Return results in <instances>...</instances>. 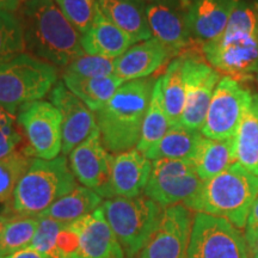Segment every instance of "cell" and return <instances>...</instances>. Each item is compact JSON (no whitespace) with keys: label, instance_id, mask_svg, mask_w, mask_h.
<instances>
[{"label":"cell","instance_id":"4fadbf2b","mask_svg":"<svg viewBox=\"0 0 258 258\" xmlns=\"http://www.w3.org/2000/svg\"><path fill=\"white\" fill-rule=\"evenodd\" d=\"M192 218L191 211L180 203L164 208L138 258H188Z\"/></svg>","mask_w":258,"mask_h":258},{"label":"cell","instance_id":"d4e9b609","mask_svg":"<svg viewBox=\"0 0 258 258\" xmlns=\"http://www.w3.org/2000/svg\"><path fill=\"white\" fill-rule=\"evenodd\" d=\"M62 82L64 86L93 112L101 110L122 84L125 83L115 74L96 78H82L62 74Z\"/></svg>","mask_w":258,"mask_h":258},{"label":"cell","instance_id":"d590c367","mask_svg":"<svg viewBox=\"0 0 258 258\" xmlns=\"http://www.w3.org/2000/svg\"><path fill=\"white\" fill-rule=\"evenodd\" d=\"M16 117L0 108V159L16 151L23 141L22 133L15 127Z\"/></svg>","mask_w":258,"mask_h":258},{"label":"cell","instance_id":"6da1fadb","mask_svg":"<svg viewBox=\"0 0 258 258\" xmlns=\"http://www.w3.org/2000/svg\"><path fill=\"white\" fill-rule=\"evenodd\" d=\"M18 18L23 27L25 49L38 59L63 69L85 54L82 35L55 0H27Z\"/></svg>","mask_w":258,"mask_h":258},{"label":"cell","instance_id":"cb8c5ba5","mask_svg":"<svg viewBox=\"0 0 258 258\" xmlns=\"http://www.w3.org/2000/svg\"><path fill=\"white\" fill-rule=\"evenodd\" d=\"M235 161L258 176V93L252 98L234 134Z\"/></svg>","mask_w":258,"mask_h":258},{"label":"cell","instance_id":"5bb4252c","mask_svg":"<svg viewBox=\"0 0 258 258\" xmlns=\"http://www.w3.org/2000/svg\"><path fill=\"white\" fill-rule=\"evenodd\" d=\"M114 157L102 143L98 127L70 153L73 175L86 188L105 198Z\"/></svg>","mask_w":258,"mask_h":258},{"label":"cell","instance_id":"ee69618b","mask_svg":"<svg viewBox=\"0 0 258 258\" xmlns=\"http://www.w3.org/2000/svg\"><path fill=\"white\" fill-rule=\"evenodd\" d=\"M189 4H190V0H182V3H180L182 8H188Z\"/></svg>","mask_w":258,"mask_h":258},{"label":"cell","instance_id":"ac0fdd59","mask_svg":"<svg viewBox=\"0 0 258 258\" xmlns=\"http://www.w3.org/2000/svg\"><path fill=\"white\" fill-rule=\"evenodd\" d=\"M146 18L152 37L160 41L173 54H178L194 43L185 22V12L176 4L146 3Z\"/></svg>","mask_w":258,"mask_h":258},{"label":"cell","instance_id":"8fae6325","mask_svg":"<svg viewBox=\"0 0 258 258\" xmlns=\"http://www.w3.org/2000/svg\"><path fill=\"white\" fill-rule=\"evenodd\" d=\"M252 93L232 77H222L213 93L201 134L213 140L234 137Z\"/></svg>","mask_w":258,"mask_h":258},{"label":"cell","instance_id":"52a82bcc","mask_svg":"<svg viewBox=\"0 0 258 258\" xmlns=\"http://www.w3.org/2000/svg\"><path fill=\"white\" fill-rule=\"evenodd\" d=\"M202 53L218 72L235 80L252 79L258 74V35L226 28L217 38L202 44Z\"/></svg>","mask_w":258,"mask_h":258},{"label":"cell","instance_id":"30bf717a","mask_svg":"<svg viewBox=\"0 0 258 258\" xmlns=\"http://www.w3.org/2000/svg\"><path fill=\"white\" fill-rule=\"evenodd\" d=\"M202 184L191 160L158 159L153 160L144 194L161 208H166L188 201Z\"/></svg>","mask_w":258,"mask_h":258},{"label":"cell","instance_id":"ffe728a7","mask_svg":"<svg viewBox=\"0 0 258 258\" xmlns=\"http://www.w3.org/2000/svg\"><path fill=\"white\" fill-rule=\"evenodd\" d=\"M173 55L166 46L157 38L139 42L115 59L114 74L123 82L144 79L152 76Z\"/></svg>","mask_w":258,"mask_h":258},{"label":"cell","instance_id":"44dd1931","mask_svg":"<svg viewBox=\"0 0 258 258\" xmlns=\"http://www.w3.org/2000/svg\"><path fill=\"white\" fill-rule=\"evenodd\" d=\"M132 44H135L133 40L109 21L99 8H97L92 27L86 34L82 35V47L86 54L112 60L124 54Z\"/></svg>","mask_w":258,"mask_h":258},{"label":"cell","instance_id":"83f0119b","mask_svg":"<svg viewBox=\"0 0 258 258\" xmlns=\"http://www.w3.org/2000/svg\"><path fill=\"white\" fill-rule=\"evenodd\" d=\"M183 62L184 57L182 55L175 57L167 64L165 73L161 76V90L165 111L169 118L170 127L179 125L183 109L185 104V86L183 78Z\"/></svg>","mask_w":258,"mask_h":258},{"label":"cell","instance_id":"f35d334b","mask_svg":"<svg viewBox=\"0 0 258 258\" xmlns=\"http://www.w3.org/2000/svg\"><path fill=\"white\" fill-rule=\"evenodd\" d=\"M4 258H51L48 254L40 252V251L31 249V247H25V249L18 250L16 252L9 254Z\"/></svg>","mask_w":258,"mask_h":258},{"label":"cell","instance_id":"f1b7e54d","mask_svg":"<svg viewBox=\"0 0 258 258\" xmlns=\"http://www.w3.org/2000/svg\"><path fill=\"white\" fill-rule=\"evenodd\" d=\"M170 128V122L167 118L165 106H164L163 90H161V77L156 80L151 96L150 105L145 115L141 134L137 150L141 153H146L151 147L154 146L161 138L166 134Z\"/></svg>","mask_w":258,"mask_h":258},{"label":"cell","instance_id":"b9f144b4","mask_svg":"<svg viewBox=\"0 0 258 258\" xmlns=\"http://www.w3.org/2000/svg\"><path fill=\"white\" fill-rule=\"evenodd\" d=\"M12 215L8 214V213H4V214H0V234H2L3 230H4L5 225L8 224V221L10 220V218H11Z\"/></svg>","mask_w":258,"mask_h":258},{"label":"cell","instance_id":"9a60e30c","mask_svg":"<svg viewBox=\"0 0 258 258\" xmlns=\"http://www.w3.org/2000/svg\"><path fill=\"white\" fill-rule=\"evenodd\" d=\"M49 101L56 106L62 117V148L61 152L70 154L97 128L96 115L74 96L62 83L51 89Z\"/></svg>","mask_w":258,"mask_h":258},{"label":"cell","instance_id":"d6986e66","mask_svg":"<svg viewBox=\"0 0 258 258\" xmlns=\"http://www.w3.org/2000/svg\"><path fill=\"white\" fill-rule=\"evenodd\" d=\"M238 0H190L185 22L194 42H207L221 35Z\"/></svg>","mask_w":258,"mask_h":258},{"label":"cell","instance_id":"74e56055","mask_svg":"<svg viewBox=\"0 0 258 258\" xmlns=\"http://www.w3.org/2000/svg\"><path fill=\"white\" fill-rule=\"evenodd\" d=\"M258 234V198L252 205L251 208L249 218H247L246 222V231H245V239L246 243L252 239L254 235Z\"/></svg>","mask_w":258,"mask_h":258},{"label":"cell","instance_id":"277c9868","mask_svg":"<svg viewBox=\"0 0 258 258\" xmlns=\"http://www.w3.org/2000/svg\"><path fill=\"white\" fill-rule=\"evenodd\" d=\"M76 186L77 178L64 156L51 160L32 159L16 186L6 213L37 217Z\"/></svg>","mask_w":258,"mask_h":258},{"label":"cell","instance_id":"e0dca14e","mask_svg":"<svg viewBox=\"0 0 258 258\" xmlns=\"http://www.w3.org/2000/svg\"><path fill=\"white\" fill-rule=\"evenodd\" d=\"M151 170L152 163L137 148L116 154L104 199L140 196L146 188Z\"/></svg>","mask_w":258,"mask_h":258},{"label":"cell","instance_id":"9c48e42d","mask_svg":"<svg viewBox=\"0 0 258 258\" xmlns=\"http://www.w3.org/2000/svg\"><path fill=\"white\" fill-rule=\"evenodd\" d=\"M17 123L27 139L24 152L29 157L51 160L62 148V117L49 102L27 103L17 112Z\"/></svg>","mask_w":258,"mask_h":258},{"label":"cell","instance_id":"7dc6e473","mask_svg":"<svg viewBox=\"0 0 258 258\" xmlns=\"http://www.w3.org/2000/svg\"><path fill=\"white\" fill-rule=\"evenodd\" d=\"M0 258H4V257H0Z\"/></svg>","mask_w":258,"mask_h":258},{"label":"cell","instance_id":"1f68e13d","mask_svg":"<svg viewBox=\"0 0 258 258\" xmlns=\"http://www.w3.org/2000/svg\"><path fill=\"white\" fill-rule=\"evenodd\" d=\"M25 49L23 27L12 12L0 10V63L14 59Z\"/></svg>","mask_w":258,"mask_h":258},{"label":"cell","instance_id":"7a4b0ae2","mask_svg":"<svg viewBox=\"0 0 258 258\" xmlns=\"http://www.w3.org/2000/svg\"><path fill=\"white\" fill-rule=\"evenodd\" d=\"M156 80L150 77L123 83L95 112L102 143L109 152L118 154L137 147Z\"/></svg>","mask_w":258,"mask_h":258},{"label":"cell","instance_id":"4316f807","mask_svg":"<svg viewBox=\"0 0 258 258\" xmlns=\"http://www.w3.org/2000/svg\"><path fill=\"white\" fill-rule=\"evenodd\" d=\"M102 205V198L92 189L77 185L72 191L54 202L37 217H46L70 224L95 212Z\"/></svg>","mask_w":258,"mask_h":258},{"label":"cell","instance_id":"3957f363","mask_svg":"<svg viewBox=\"0 0 258 258\" xmlns=\"http://www.w3.org/2000/svg\"><path fill=\"white\" fill-rule=\"evenodd\" d=\"M257 198L258 176L235 161L220 175L203 180L198 194L183 205L190 211L224 218L241 230Z\"/></svg>","mask_w":258,"mask_h":258},{"label":"cell","instance_id":"d6a6232c","mask_svg":"<svg viewBox=\"0 0 258 258\" xmlns=\"http://www.w3.org/2000/svg\"><path fill=\"white\" fill-rule=\"evenodd\" d=\"M55 3L80 35L90 30L98 8L97 0H55Z\"/></svg>","mask_w":258,"mask_h":258},{"label":"cell","instance_id":"836d02e7","mask_svg":"<svg viewBox=\"0 0 258 258\" xmlns=\"http://www.w3.org/2000/svg\"><path fill=\"white\" fill-rule=\"evenodd\" d=\"M115 72V60L98 55L83 54L71 61L64 67L63 74L82 77V78H96V77L112 76Z\"/></svg>","mask_w":258,"mask_h":258},{"label":"cell","instance_id":"e575fe53","mask_svg":"<svg viewBox=\"0 0 258 258\" xmlns=\"http://www.w3.org/2000/svg\"><path fill=\"white\" fill-rule=\"evenodd\" d=\"M38 226L35 232L30 245L28 247L40 251L50 256L51 258H60L56 247V239L60 231L66 226V222H61L46 217H37Z\"/></svg>","mask_w":258,"mask_h":258},{"label":"cell","instance_id":"ba28073f","mask_svg":"<svg viewBox=\"0 0 258 258\" xmlns=\"http://www.w3.org/2000/svg\"><path fill=\"white\" fill-rule=\"evenodd\" d=\"M188 258H250L245 235L224 218L196 213Z\"/></svg>","mask_w":258,"mask_h":258},{"label":"cell","instance_id":"ab89813d","mask_svg":"<svg viewBox=\"0 0 258 258\" xmlns=\"http://www.w3.org/2000/svg\"><path fill=\"white\" fill-rule=\"evenodd\" d=\"M27 0H0V10H4V11L14 12L17 11L18 9L22 8V5Z\"/></svg>","mask_w":258,"mask_h":258},{"label":"cell","instance_id":"60d3db41","mask_svg":"<svg viewBox=\"0 0 258 258\" xmlns=\"http://www.w3.org/2000/svg\"><path fill=\"white\" fill-rule=\"evenodd\" d=\"M247 247H249L250 258H258V234L247 241Z\"/></svg>","mask_w":258,"mask_h":258},{"label":"cell","instance_id":"f546056e","mask_svg":"<svg viewBox=\"0 0 258 258\" xmlns=\"http://www.w3.org/2000/svg\"><path fill=\"white\" fill-rule=\"evenodd\" d=\"M37 217L12 215L0 234V257H6L30 245L37 230Z\"/></svg>","mask_w":258,"mask_h":258},{"label":"cell","instance_id":"5b68a950","mask_svg":"<svg viewBox=\"0 0 258 258\" xmlns=\"http://www.w3.org/2000/svg\"><path fill=\"white\" fill-rule=\"evenodd\" d=\"M57 83V67L28 53L0 63V108L16 115L24 104L40 101Z\"/></svg>","mask_w":258,"mask_h":258},{"label":"cell","instance_id":"2e32d148","mask_svg":"<svg viewBox=\"0 0 258 258\" xmlns=\"http://www.w3.org/2000/svg\"><path fill=\"white\" fill-rule=\"evenodd\" d=\"M70 226L79 234V247L69 258H125L102 207L70 222Z\"/></svg>","mask_w":258,"mask_h":258},{"label":"cell","instance_id":"7402d4cb","mask_svg":"<svg viewBox=\"0 0 258 258\" xmlns=\"http://www.w3.org/2000/svg\"><path fill=\"white\" fill-rule=\"evenodd\" d=\"M146 0H97L99 10L134 43L152 38L146 18Z\"/></svg>","mask_w":258,"mask_h":258},{"label":"cell","instance_id":"bcb514c9","mask_svg":"<svg viewBox=\"0 0 258 258\" xmlns=\"http://www.w3.org/2000/svg\"><path fill=\"white\" fill-rule=\"evenodd\" d=\"M256 80H257V83H258V74L256 76Z\"/></svg>","mask_w":258,"mask_h":258},{"label":"cell","instance_id":"603a6c76","mask_svg":"<svg viewBox=\"0 0 258 258\" xmlns=\"http://www.w3.org/2000/svg\"><path fill=\"white\" fill-rule=\"evenodd\" d=\"M191 161L202 180L220 175L235 163L234 137L213 140L202 135Z\"/></svg>","mask_w":258,"mask_h":258},{"label":"cell","instance_id":"8d00e7d4","mask_svg":"<svg viewBox=\"0 0 258 258\" xmlns=\"http://www.w3.org/2000/svg\"><path fill=\"white\" fill-rule=\"evenodd\" d=\"M56 247L60 258H69L77 252L79 247V234L67 224L60 231L56 239Z\"/></svg>","mask_w":258,"mask_h":258},{"label":"cell","instance_id":"8992f818","mask_svg":"<svg viewBox=\"0 0 258 258\" xmlns=\"http://www.w3.org/2000/svg\"><path fill=\"white\" fill-rule=\"evenodd\" d=\"M101 207L124 251L125 258L138 257L163 212V208L146 195L108 199Z\"/></svg>","mask_w":258,"mask_h":258},{"label":"cell","instance_id":"4dcf8cb0","mask_svg":"<svg viewBox=\"0 0 258 258\" xmlns=\"http://www.w3.org/2000/svg\"><path fill=\"white\" fill-rule=\"evenodd\" d=\"M32 158L24 150H16L0 159V203L11 200L19 179L30 166Z\"/></svg>","mask_w":258,"mask_h":258},{"label":"cell","instance_id":"f6af8a7d","mask_svg":"<svg viewBox=\"0 0 258 258\" xmlns=\"http://www.w3.org/2000/svg\"><path fill=\"white\" fill-rule=\"evenodd\" d=\"M254 5H256V8H257V11H258V0H256V2H254Z\"/></svg>","mask_w":258,"mask_h":258},{"label":"cell","instance_id":"484cf974","mask_svg":"<svg viewBox=\"0 0 258 258\" xmlns=\"http://www.w3.org/2000/svg\"><path fill=\"white\" fill-rule=\"evenodd\" d=\"M202 134L183 125L170 127L161 140L150 148L144 156L150 160L186 159L192 160Z\"/></svg>","mask_w":258,"mask_h":258},{"label":"cell","instance_id":"7c38bea8","mask_svg":"<svg viewBox=\"0 0 258 258\" xmlns=\"http://www.w3.org/2000/svg\"><path fill=\"white\" fill-rule=\"evenodd\" d=\"M183 57L185 104L179 124L192 131H201L213 93L221 79L220 72L213 69L199 54L186 51Z\"/></svg>","mask_w":258,"mask_h":258},{"label":"cell","instance_id":"7bdbcfd3","mask_svg":"<svg viewBox=\"0 0 258 258\" xmlns=\"http://www.w3.org/2000/svg\"><path fill=\"white\" fill-rule=\"evenodd\" d=\"M146 2H159V3H169V4H180L182 0H146ZM182 6V5H180Z\"/></svg>","mask_w":258,"mask_h":258}]
</instances>
